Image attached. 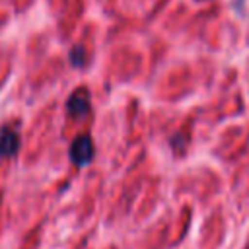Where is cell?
Here are the masks:
<instances>
[{"instance_id":"cell-3","label":"cell","mask_w":249,"mask_h":249,"mask_svg":"<svg viewBox=\"0 0 249 249\" xmlns=\"http://www.w3.org/2000/svg\"><path fill=\"white\" fill-rule=\"evenodd\" d=\"M19 148V136L12 128H4L0 132V156H14Z\"/></svg>"},{"instance_id":"cell-4","label":"cell","mask_w":249,"mask_h":249,"mask_svg":"<svg viewBox=\"0 0 249 249\" xmlns=\"http://www.w3.org/2000/svg\"><path fill=\"white\" fill-rule=\"evenodd\" d=\"M70 62L74 66H84V62H86V51H84V47H74L70 51Z\"/></svg>"},{"instance_id":"cell-2","label":"cell","mask_w":249,"mask_h":249,"mask_svg":"<svg viewBox=\"0 0 249 249\" xmlns=\"http://www.w3.org/2000/svg\"><path fill=\"white\" fill-rule=\"evenodd\" d=\"M66 109H68V113L72 117H84L89 111V95H88V91L86 89H76L70 95V99L66 103Z\"/></svg>"},{"instance_id":"cell-1","label":"cell","mask_w":249,"mask_h":249,"mask_svg":"<svg viewBox=\"0 0 249 249\" xmlns=\"http://www.w3.org/2000/svg\"><path fill=\"white\" fill-rule=\"evenodd\" d=\"M70 160L78 165V167H84L88 165L91 160H93V142L88 134H82L78 136L72 146H70Z\"/></svg>"}]
</instances>
